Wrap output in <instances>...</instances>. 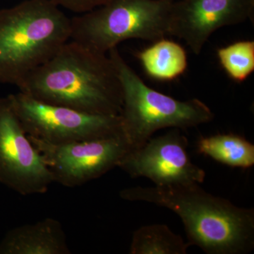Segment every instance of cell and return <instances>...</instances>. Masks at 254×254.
Segmentation results:
<instances>
[{"instance_id":"cell-1","label":"cell","mask_w":254,"mask_h":254,"mask_svg":"<svg viewBox=\"0 0 254 254\" xmlns=\"http://www.w3.org/2000/svg\"><path fill=\"white\" fill-rule=\"evenodd\" d=\"M35 99L91 114L120 115L123 90L113 62L69 40L17 86Z\"/></svg>"},{"instance_id":"cell-2","label":"cell","mask_w":254,"mask_h":254,"mask_svg":"<svg viewBox=\"0 0 254 254\" xmlns=\"http://www.w3.org/2000/svg\"><path fill=\"white\" fill-rule=\"evenodd\" d=\"M123 199L165 207L178 215L190 246L208 254H245L254 247V210L215 196L198 184L135 187L120 193Z\"/></svg>"},{"instance_id":"cell-3","label":"cell","mask_w":254,"mask_h":254,"mask_svg":"<svg viewBox=\"0 0 254 254\" xmlns=\"http://www.w3.org/2000/svg\"><path fill=\"white\" fill-rule=\"evenodd\" d=\"M71 18L52 0L0 9V83L17 87L71 38Z\"/></svg>"},{"instance_id":"cell-4","label":"cell","mask_w":254,"mask_h":254,"mask_svg":"<svg viewBox=\"0 0 254 254\" xmlns=\"http://www.w3.org/2000/svg\"><path fill=\"white\" fill-rule=\"evenodd\" d=\"M108 56L121 83V128L130 150L141 147L162 128H190L213 120L212 110L200 100L181 101L147 86L118 48L110 50Z\"/></svg>"},{"instance_id":"cell-5","label":"cell","mask_w":254,"mask_h":254,"mask_svg":"<svg viewBox=\"0 0 254 254\" xmlns=\"http://www.w3.org/2000/svg\"><path fill=\"white\" fill-rule=\"evenodd\" d=\"M170 0H111L71 18V41L107 54L122 42H155L170 36Z\"/></svg>"},{"instance_id":"cell-6","label":"cell","mask_w":254,"mask_h":254,"mask_svg":"<svg viewBox=\"0 0 254 254\" xmlns=\"http://www.w3.org/2000/svg\"><path fill=\"white\" fill-rule=\"evenodd\" d=\"M9 95L25 131L41 141L63 144L122 132L120 115L84 113L44 103L19 91Z\"/></svg>"},{"instance_id":"cell-7","label":"cell","mask_w":254,"mask_h":254,"mask_svg":"<svg viewBox=\"0 0 254 254\" xmlns=\"http://www.w3.org/2000/svg\"><path fill=\"white\" fill-rule=\"evenodd\" d=\"M29 138L43 157L53 182L71 188L82 186L117 168L130 150L123 131L63 144Z\"/></svg>"},{"instance_id":"cell-8","label":"cell","mask_w":254,"mask_h":254,"mask_svg":"<svg viewBox=\"0 0 254 254\" xmlns=\"http://www.w3.org/2000/svg\"><path fill=\"white\" fill-rule=\"evenodd\" d=\"M0 182L22 195L46 193L53 183L9 95L0 98Z\"/></svg>"},{"instance_id":"cell-9","label":"cell","mask_w":254,"mask_h":254,"mask_svg":"<svg viewBox=\"0 0 254 254\" xmlns=\"http://www.w3.org/2000/svg\"><path fill=\"white\" fill-rule=\"evenodd\" d=\"M187 146L186 137L175 128L162 136L150 138L137 149L129 150L118 168L132 178L149 179L156 186L202 183L205 172L192 163Z\"/></svg>"},{"instance_id":"cell-10","label":"cell","mask_w":254,"mask_h":254,"mask_svg":"<svg viewBox=\"0 0 254 254\" xmlns=\"http://www.w3.org/2000/svg\"><path fill=\"white\" fill-rule=\"evenodd\" d=\"M254 14V0H175L170 36L199 55L214 32L253 19Z\"/></svg>"},{"instance_id":"cell-11","label":"cell","mask_w":254,"mask_h":254,"mask_svg":"<svg viewBox=\"0 0 254 254\" xmlns=\"http://www.w3.org/2000/svg\"><path fill=\"white\" fill-rule=\"evenodd\" d=\"M59 220L46 218L11 229L0 242V254H70Z\"/></svg>"},{"instance_id":"cell-12","label":"cell","mask_w":254,"mask_h":254,"mask_svg":"<svg viewBox=\"0 0 254 254\" xmlns=\"http://www.w3.org/2000/svg\"><path fill=\"white\" fill-rule=\"evenodd\" d=\"M138 59L148 76L161 81L178 78L185 72L188 64L182 46L165 38L139 52Z\"/></svg>"},{"instance_id":"cell-13","label":"cell","mask_w":254,"mask_h":254,"mask_svg":"<svg viewBox=\"0 0 254 254\" xmlns=\"http://www.w3.org/2000/svg\"><path fill=\"white\" fill-rule=\"evenodd\" d=\"M200 153L232 168H250L254 165V145L236 134H217L201 138Z\"/></svg>"},{"instance_id":"cell-14","label":"cell","mask_w":254,"mask_h":254,"mask_svg":"<svg viewBox=\"0 0 254 254\" xmlns=\"http://www.w3.org/2000/svg\"><path fill=\"white\" fill-rule=\"evenodd\" d=\"M190 247L188 242L167 225L153 224L133 232L129 254H186Z\"/></svg>"},{"instance_id":"cell-15","label":"cell","mask_w":254,"mask_h":254,"mask_svg":"<svg viewBox=\"0 0 254 254\" xmlns=\"http://www.w3.org/2000/svg\"><path fill=\"white\" fill-rule=\"evenodd\" d=\"M220 64L234 81H245L254 71V42L242 41L219 48Z\"/></svg>"},{"instance_id":"cell-16","label":"cell","mask_w":254,"mask_h":254,"mask_svg":"<svg viewBox=\"0 0 254 254\" xmlns=\"http://www.w3.org/2000/svg\"><path fill=\"white\" fill-rule=\"evenodd\" d=\"M58 6L77 14H84L103 6L111 0H52Z\"/></svg>"},{"instance_id":"cell-17","label":"cell","mask_w":254,"mask_h":254,"mask_svg":"<svg viewBox=\"0 0 254 254\" xmlns=\"http://www.w3.org/2000/svg\"><path fill=\"white\" fill-rule=\"evenodd\" d=\"M170 1H175V0H170Z\"/></svg>"}]
</instances>
